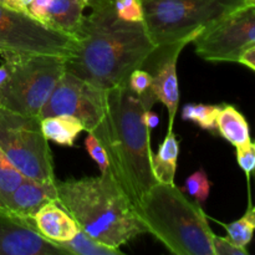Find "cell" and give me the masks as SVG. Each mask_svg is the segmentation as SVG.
<instances>
[{
	"instance_id": "cell-1",
	"label": "cell",
	"mask_w": 255,
	"mask_h": 255,
	"mask_svg": "<svg viewBox=\"0 0 255 255\" xmlns=\"http://www.w3.org/2000/svg\"><path fill=\"white\" fill-rule=\"evenodd\" d=\"M74 54L66 57V70L96 89L106 90L128 82L156 50L143 21L120 19L114 0H90Z\"/></svg>"
},
{
	"instance_id": "cell-2",
	"label": "cell",
	"mask_w": 255,
	"mask_h": 255,
	"mask_svg": "<svg viewBox=\"0 0 255 255\" xmlns=\"http://www.w3.org/2000/svg\"><path fill=\"white\" fill-rule=\"evenodd\" d=\"M156 102L151 90L137 96L127 82L106 90L104 121L95 133L109 156L115 178L136 211L143 194L157 183L151 161V128L144 121Z\"/></svg>"
},
{
	"instance_id": "cell-3",
	"label": "cell",
	"mask_w": 255,
	"mask_h": 255,
	"mask_svg": "<svg viewBox=\"0 0 255 255\" xmlns=\"http://www.w3.org/2000/svg\"><path fill=\"white\" fill-rule=\"evenodd\" d=\"M56 202L79 228L96 241L120 249L147 232L133 203L111 169L96 177L56 179Z\"/></svg>"
},
{
	"instance_id": "cell-4",
	"label": "cell",
	"mask_w": 255,
	"mask_h": 255,
	"mask_svg": "<svg viewBox=\"0 0 255 255\" xmlns=\"http://www.w3.org/2000/svg\"><path fill=\"white\" fill-rule=\"evenodd\" d=\"M137 213L147 232L173 254L214 255L206 213L174 183L157 182L143 194Z\"/></svg>"
},
{
	"instance_id": "cell-5",
	"label": "cell",
	"mask_w": 255,
	"mask_h": 255,
	"mask_svg": "<svg viewBox=\"0 0 255 255\" xmlns=\"http://www.w3.org/2000/svg\"><path fill=\"white\" fill-rule=\"evenodd\" d=\"M143 24L152 42L159 46L182 40L193 41L201 32L214 26L248 0H141Z\"/></svg>"
},
{
	"instance_id": "cell-6",
	"label": "cell",
	"mask_w": 255,
	"mask_h": 255,
	"mask_svg": "<svg viewBox=\"0 0 255 255\" xmlns=\"http://www.w3.org/2000/svg\"><path fill=\"white\" fill-rule=\"evenodd\" d=\"M9 76L0 90V106L39 117L45 102L66 71V57L57 55H1Z\"/></svg>"
},
{
	"instance_id": "cell-7",
	"label": "cell",
	"mask_w": 255,
	"mask_h": 255,
	"mask_svg": "<svg viewBox=\"0 0 255 255\" xmlns=\"http://www.w3.org/2000/svg\"><path fill=\"white\" fill-rule=\"evenodd\" d=\"M0 149L26 178L49 183L57 179L40 117L0 106Z\"/></svg>"
},
{
	"instance_id": "cell-8",
	"label": "cell",
	"mask_w": 255,
	"mask_h": 255,
	"mask_svg": "<svg viewBox=\"0 0 255 255\" xmlns=\"http://www.w3.org/2000/svg\"><path fill=\"white\" fill-rule=\"evenodd\" d=\"M77 40L45 26L34 17L0 4V55H57L70 57Z\"/></svg>"
},
{
	"instance_id": "cell-9",
	"label": "cell",
	"mask_w": 255,
	"mask_h": 255,
	"mask_svg": "<svg viewBox=\"0 0 255 255\" xmlns=\"http://www.w3.org/2000/svg\"><path fill=\"white\" fill-rule=\"evenodd\" d=\"M76 117L87 133H96L105 117V91L65 71L41 109L39 117Z\"/></svg>"
},
{
	"instance_id": "cell-10",
	"label": "cell",
	"mask_w": 255,
	"mask_h": 255,
	"mask_svg": "<svg viewBox=\"0 0 255 255\" xmlns=\"http://www.w3.org/2000/svg\"><path fill=\"white\" fill-rule=\"evenodd\" d=\"M199 57L207 61L238 62L249 47L255 46V5H246L192 41Z\"/></svg>"
},
{
	"instance_id": "cell-11",
	"label": "cell",
	"mask_w": 255,
	"mask_h": 255,
	"mask_svg": "<svg viewBox=\"0 0 255 255\" xmlns=\"http://www.w3.org/2000/svg\"><path fill=\"white\" fill-rule=\"evenodd\" d=\"M191 39L176 44L156 47L141 69L147 70L152 76L151 92L157 101L162 102L168 112V131H173L174 119L179 106V85L177 76V61L179 54Z\"/></svg>"
},
{
	"instance_id": "cell-12",
	"label": "cell",
	"mask_w": 255,
	"mask_h": 255,
	"mask_svg": "<svg viewBox=\"0 0 255 255\" xmlns=\"http://www.w3.org/2000/svg\"><path fill=\"white\" fill-rule=\"evenodd\" d=\"M0 255H67L37 232L34 219L0 208Z\"/></svg>"
},
{
	"instance_id": "cell-13",
	"label": "cell",
	"mask_w": 255,
	"mask_h": 255,
	"mask_svg": "<svg viewBox=\"0 0 255 255\" xmlns=\"http://www.w3.org/2000/svg\"><path fill=\"white\" fill-rule=\"evenodd\" d=\"M90 0H32L27 15L50 29L79 39Z\"/></svg>"
},
{
	"instance_id": "cell-14",
	"label": "cell",
	"mask_w": 255,
	"mask_h": 255,
	"mask_svg": "<svg viewBox=\"0 0 255 255\" xmlns=\"http://www.w3.org/2000/svg\"><path fill=\"white\" fill-rule=\"evenodd\" d=\"M56 181L49 183L25 177L10 194L4 209L22 218L32 219L42 206L56 201Z\"/></svg>"
},
{
	"instance_id": "cell-15",
	"label": "cell",
	"mask_w": 255,
	"mask_h": 255,
	"mask_svg": "<svg viewBox=\"0 0 255 255\" xmlns=\"http://www.w3.org/2000/svg\"><path fill=\"white\" fill-rule=\"evenodd\" d=\"M32 219L37 232L56 243L70 241L80 231L75 219L56 201L42 206Z\"/></svg>"
},
{
	"instance_id": "cell-16",
	"label": "cell",
	"mask_w": 255,
	"mask_h": 255,
	"mask_svg": "<svg viewBox=\"0 0 255 255\" xmlns=\"http://www.w3.org/2000/svg\"><path fill=\"white\" fill-rule=\"evenodd\" d=\"M179 156V142L173 131H167L157 153H152V169L157 182L174 183Z\"/></svg>"
},
{
	"instance_id": "cell-17",
	"label": "cell",
	"mask_w": 255,
	"mask_h": 255,
	"mask_svg": "<svg viewBox=\"0 0 255 255\" xmlns=\"http://www.w3.org/2000/svg\"><path fill=\"white\" fill-rule=\"evenodd\" d=\"M217 129L234 147L251 141L249 125L246 117L232 105H223L221 107L217 116Z\"/></svg>"
},
{
	"instance_id": "cell-18",
	"label": "cell",
	"mask_w": 255,
	"mask_h": 255,
	"mask_svg": "<svg viewBox=\"0 0 255 255\" xmlns=\"http://www.w3.org/2000/svg\"><path fill=\"white\" fill-rule=\"evenodd\" d=\"M41 129L49 141L67 147L74 146L77 136L85 131L82 124L76 117L67 115L44 117L41 119Z\"/></svg>"
},
{
	"instance_id": "cell-19",
	"label": "cell",
	"mask_w": 255,
	"mask_h": 255,
	"mask_svg": "<svg viewBox=\"0 0 255 255\" xmlns=\"http://www.w3.org/2000/svg\"><path fill=\"white\" fill-rule=\"evenodd\" d=\"M67 254H77V255H122L120 249L111 248L101 242L96 241L92 237L87 236L81 229L79 233L72 239L62 243H57Z\"/></svg>"
},
{
	"instance_id": "cell-20",
	"label": "cell",
	"mask_w": 255,
	"mask_h": 255,
	"mask_svg": "<svg viewBox=\"0 0 255 255\" xmlns=\"http://www.w3.org/2000/svg\"><path fill=\"white\" fill-rule=\"evenodd\" d=\"M222 105L187 104L182 109V119L198 125L202 129H217V116Z\"/></svg>"
},
{
	"instance_id": "cell-21",
	"label": "cell",
	"mask_w": 255,
	"mask_h": 255,
	"mask_svg": "<svg viewBox=\"0 0 255 255\" xmlns=\"http://www.w3.org/2000/svg\"><path fill=\"white\" fill-rule=\"evenodd\" d=\"M226 228L228 238L242 248H247L252 242L255 232V211L252 207H249L241 219L236 222H232L229 224H223Z\"/></svg>"
},
{
	"instance_id": "cell-22",
	"label": "cell",
	"mask_w": 255,
	"mask_h": 255,
	"mask_svg": "<svg viewBox=\"0 0 255 255\" xmlns=\"http://www.w3.org/2000/svg\"><path fill=\"white\" fill-rule=\"evenodd\" d=\"M25 177L12 166L4 152L0 149V208L4 209L7 198Z\"/></svg>"
},
{
	"instance_id": "cell-23",
	"label": "cell",
	"mask_w": 255,
	"mask_h": 255,
	"mask_svg": "<svg viewBox=\"0 0 255 255\" xmlns=\"http://www.w3.org/2000/svg\"><path fill=\"white\" fill-rule=\"evenodd\" d=\"M184 191L188 192L198 203H203L207 201L211 192V182L208 176L203 169H198L194 173H192L184 183Z\"/></svg>"
},
{
	"instance_id": "cell-24",
	"label": "cell",
	"mask_w": 255,
	"mask_h": 255,
	"mask_svg": "<svg viewBox=\"0 0 255 255\" xmlns=\"http://www.w3.org/2000/svg\"><path fill=\"white\" fill-rule=\"evenodd\" d=\"M117 16L125 21H143V7L141 0H114Z\"/></svg>"
},
{
	"instance_id": "cell-25",
	"label": "cell",
	"mask_w": 255,
	"mask_h": 255,
	"mask_svg": "<svg viewBox=\"0 0 255 255\" xmlns=\"http://www.w3.org/2000/svg\"><path fill=\"white\" fill-rule=\"evenodd\" d=\"M85 147H86V151L89 152L91 158L94 159L97 163V166L100 167L101 173L102 172H106L109 171V169H111L109 156H107L106 151H105L101 142L99 141V138H97L95 134L87 133L86 139H85Z\"/></svg>"
},
{
	"instance_id": "cell-26",
	"label": "cell",
	"mask_w": 255,
	"mask_h": 255,
	"mask_svg": "<svg viewBox=\"0 0 255 255\" xmlns=\"http://www.w3.org/2000/svg\"><path fill=\"white\" fill-rule=\"evenodd\" d=\"M237 148V161H238L239 167L247 174V178L249 179L252 173L255 172V143L248 141Z\"/></svg>"
},
{
	"instance_id": "cell-27",
	"label": "cell",
	"mask_w": 255,
	"mask_h": 255,
	"mask_svg": "<svg viewBox=\"0 0 255 255\" xmlns=\"http://www.w3.org/2000/svg\"><path fill=\"white\" fill-rule=\"evenodd\" d=\"M128 87L137 95V96H143L151 89L152 76L147 70L137 69L129 75L128 77Z\"/></svg>"
},
{
	"instance_id": "cell-28",
	"label": "cell",
	"mask_w": 255,
	"mask_h": 255,
	"mask_svg": "<svg viewBox=\"0 0 255 255\" xmlns=\"http://www.w3.org/2000/svg\"><path fill=\"white\" fill-rule=\"evenodd\" d=\"M214 255H248L247 248H242L234 244L228 237H213Z\"/></svg>"
},
{
	"instance_id": "cell-29",
	"label": "cell",
	"mask_w": 255,
	"mask_h": 255,
	"mask_svg": "<svg viewBox=\"0 0 255 255\" xmlns=\"http://www.w3.org/2000/svg\"><path fill=\"white\" fill-rule=\"evenodd\" d=\"M31 1L32 0H0V4L11 10H15V11L24 12L27 15V9H29Z\"/></svg>"
},
{
	"instance_id": "cell-30",
	"label": "cell",
	"mask_w": 255,
	"mask_h": 255,
	"mask_svg": "<svg viewBox=\"0 0 255 255\" xmlns=\"http://www.w3.org/2000/svg\"><path fill=\"white\" fill-rule=\"evenodd\" d=\"M238 62L255 71V46L249 47L248 50H246V51L241 55Z\"/></svg>"
},
{
	"instance_id": "cell-31",
	"label": "cell",
	"mask_w": 255,
	"mask_h": 255,
	"mask_svg": "<svg viewBox=\"0 0 255 255\" xmlns=\"http://www.w3.org/2000/svg\"><path fill=\"white\" fill-rule=\"evenodd\" d=\"M144 121H146L147 126H148L149 128H153V127H156L159 122L158 115L152 112L151 110H148V111L146 112V115H144Z\"/></svg>"
},
{
	"instance_id": "cell-32",
	"label": "cell",
	"mask_w": 255,
	"mask_h": 255,
	"mask_svg": "<svg viewBox=\"0 0 255 255\" xmlns=\"http://www.w3.org/2000/svg\"><path fill=\"white\" fill-rule=\"evenodd\" d=\"M7 76H9V71H7V67L5 66V64L0 65V90L2 89V86L6 82Z\"/></svg>"
},
{
	"instance_id": "cell-33",
	"label": "cell",
	"mask_w": 255,
	"mask_h": 255,
	"mask_svg": "<svg viewBox=\"0 0 255 255\" xmlns=\"http://www.w3.org/2000/svg\"><path fill=\"white\" fill-rule=\"evenodd\" d=\"M248 5H255V0H248Z\"/></svg>"
},
{
	"instance_id": "cell-34",
	"label": "cell",
	"mask_w": 255,
	"mask_h": 255,
	"mask_svg": "<svg viewBox=\"0 0 255 255\" xmlns=\"http://www.w3.org/2000/svg\"><path fill=\"white\" fill-rule=\"evenodd\" d=\"M253 209H254V211H255V207H253Z\"/></svg>"
},
{
	"instance_id": "cell-35",
	"label": "cell",
	"mask_w": 255,
	"mask_h": 255,
	"mask_svg": "<svg viewBox=\"0 0 255 255\" xmlns=\"http://www.w3.org/2000/svg\"><path fill=\"white\" fill-rule=\"evenodd\" d=\"M254 143H255V142H254Z\"/></svg>"
}]
</instances>
